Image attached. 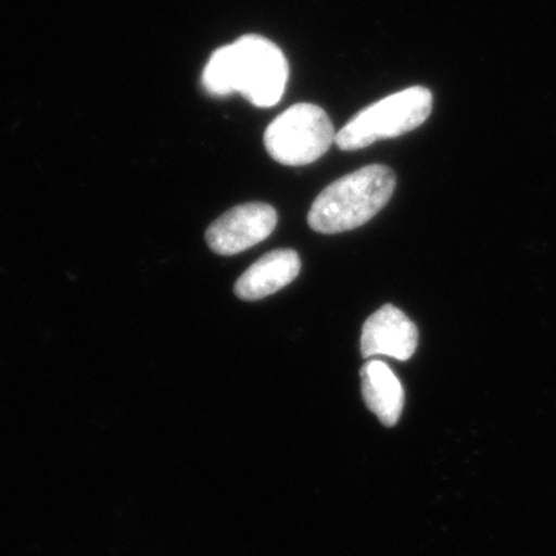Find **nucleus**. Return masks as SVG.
Here are the masks:
<instances>
[{
    "mask_svg": "<svg viewBox=\"0 0 556 556\" xmlns=\"http://www.w3.org/2000/svg\"><path fill=\"white\" fill-rule=\"evenodd\" d=\"M300 269L302 262L298 252L292 249H277L257 260L237 280L233 291L237 298L247 302L269 298L292 283L299 277Z\"/></svg>",
    "mask_w": 556,
    "mask_h": 556,
    "instance_id": "0eeeda50",
    "label": "nucleus"
},
{
    "mask_svg": "<svg viewBox=\"0 0 556 556\" xmlns=\"http://www.w3.org/2000/svg\"><path fill=\"white\" fill-rule=\"evenodd\" d=\"M289 67L283 51L262 36H243L212 54L203 86L214 97L243 94L255 108H273L287 89Z\"/></svg>",
    "mask_w": 556,
    "mask_h": 556,
    "instance_id": "f257e3e1",
    "label": "nucleus"
},
{
    "mask_svg": "<svg viewBox=\"0 0 556 556\" xmlns=\"http://www.w3.org/2000/svg\"><path fill=\"white\" fill-rule=\"evenodd\" d=\"M433 109V94L426 87H412L383 98L358 112L336 135L340 150H358L380 139L396 138L426 123Z\"/></svg>",
    "mask_w": 556,
    "mask_h": 556,
    "instance_id": "7ed1b4c3",
    "label": "nucleus"
},
{
    "mask_svg": "<svg viewBox=\"0 0 556 556\" xmlns=\"http://www.w3.org/2000/svg\"><path fill=\"white\" fill-rule=\"evenodd\" d=\"M276 226L277 212L269 204H241L208 226L206 241L215 254L229 257L268 239Z\"/></svg>",
    "mask_w": 556,
    "mask_h": 556,
    "instance_id": "39448f33",
    "label": "nucleus"
},
{
    "mask_svg": "<svg viewBox=\"0 0 556 556\" xmlns=\"http://www.w3.org/2000/svg\"><path fill=\"white\" fill-rule=\"evenodd\" d=\"M396 189V175L390 167L372 164L329 185L309 208L311 229L340 233L364 226L376 217Z\"/></svg>",
    "mask_w": 556,
    "mask_h": 556,
    "instance_id": "f03ea898",
    "label": "nucleus"
},
{
    "mask_svg": "<svg viewBox=\"0 0 556 556\" xmlns=\"http://www.w3.org/2000/svg\"><path fill=\"white\" fill-rule=\"evenodd\" d=\"M336 142L334 127L324 109L302 102L277 116L265 131L270 159L285 166H306Z\"/></svg>",
    "mask_w": 556,
    "mask_h": 556,
    "instance_id": "20e7f679",
    "label": "nucleus"
},
{
    "mask_svg": "<svg viewBox=\"0 0 556 556\" xmlns=\"http://www.w3.org/2000/svg\"><path fill=\"white\" fill-rule=\"evenodd\" d=\"M419 331L401 309L386 305L362 328L361 351L365 358L388 356L408 361L416 353Z\"/></svg>",
    "mask_w": 556,
    "mask_h": 556,
    "instance_id": "423d86ee",
    "label": "nucleus"
},
{
    "mask_svg": "<svg viewBox=\"0 0 556 556\" xmlns=\"http://www.w3.org/2000/svg\"><path fill=\"white\" fill-rule=\"evenodd\" d=\"M362 394L369 412L386 427L396 426L404 409V388L391 368L380 361H369L361 371Z\"/></svg>",
    "mask_w": 556,
    "mask_h": 556,
    "instance_id": "6e6552de",
    "label": "nucleus"
}]
</instances>
